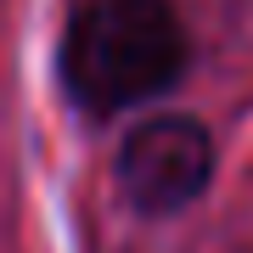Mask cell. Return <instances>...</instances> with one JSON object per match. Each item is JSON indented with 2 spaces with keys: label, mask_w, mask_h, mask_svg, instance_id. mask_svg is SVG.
<instances>
[{
  "label": "cell",
  "mask_w": 253,
  "mask_h": 253,
  "mask_svg": "<svg viewBox=\"0 0 253 253\" xmlns=\"http://www.w3.org/2000/svg\"><path fill=\"white\" fill-rule=\"evenodd\" d=\"M186 73V28L169 0H90L62 34V84L84 113H124Z\"/></svg>",
  "instance_id": "1"
},
{
  "label": "cell",
  "mask_w": 253,
  "mask_h": 253,
  "mask_svg": "<svg viewBox=\"0 0 253 253\" xmlns=\"http://www.w3.org/2000/svg\"><path fill=\"white\" fill-rule=\"evenodd\" d=\"M214 174V141L197 118L158 113L118 146V186L141 214H174L197 203Z\"/></svg>",
  "instance_id": "2"
}]
</instances>
